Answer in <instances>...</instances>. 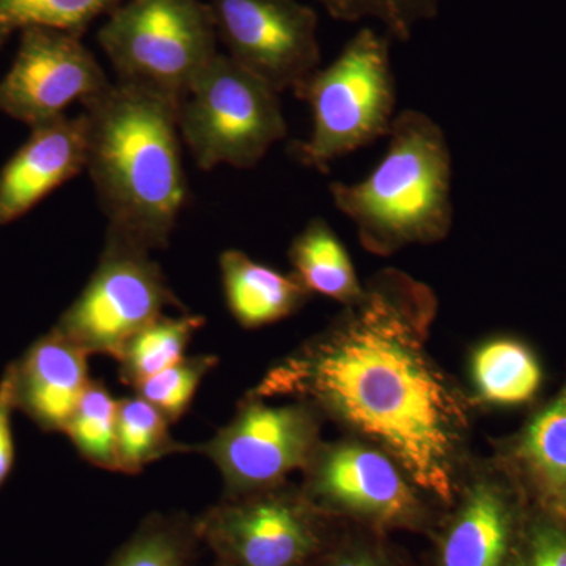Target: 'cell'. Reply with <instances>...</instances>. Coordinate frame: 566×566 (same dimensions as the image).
<instances>
[{"label": "cell", "instance_id": "6da1fadb", "mask_svg": "<svg viewBox=\"0 0 566 566\" xmlns=\"http://www.w3.org/2000/svg\"><path fill=\"white\" fill-rule=\"evenodd\" d=\"M438 308L430 285L385 268L248 394L311 405L342 434L385 450L447 506L475 455L476 409L428 349Z\"/></svg>", "mask_w": 566, "mask_h": 566}, {"label": "cell", "instance_id": "7a4b0ae2", "mask_svg": "<svg viewBox=\"0 0 566 566\" xmlns=\"http://www.w3.org/2000/svg\"><path fill=\"white\" fill-rule=\"evenodd\" d=\"M87 164L106 234L144 251H163L186 200L178 111L151 93L112 82L82 104Z\"/></svg>", "mask_w": 566, "mask_h": 566}, {"label": "cell", "instance_id": "3957f363", "mask_svg": "<svg viewBox=\"0 0 566 566\" xmlns=\"http://www.w3.org/2000/svg\"><path fill=\"white\" fill-rule=\"evenodd\" d=\"M329 192L360 245L374 255L442 243L455 221L453 159L444 129L422 111L398 112L381 161L360 181L331 182Z\"/></svg>", "mask_w": 566, "mask_h": 566}, {"label": "cell", "instance_id": "277c9868", "mask_svg": "<svg viewBox=\"0 0 566 566\" xmlns=\"http://www.w3.org/2000/svg\"><path fill=\"white\" fill-rule=\"evenodd\" d=\"M390 50L385 32L364 24L329 65L294 88L312 114L307 139L290 148L297 163L326 174L337 159L387 137L398 114Z\"/></svg>", "mask_w": 566, "mask_h": 566}, {"label": "cell", "instance_id": "5b68a950", "mask_svg": "<svg viewBox=\"0 0 566 566\" xmlns=\"http://www.w3.org/2000/svg\"><path fill=\"white\" fill-rule=\"evenodd\" d=\"M96 40L115 82L151 93L177 111L219 54L214 14L202 0H123Z\"/></svg>", "mask_w": 566, "mask_h": 566}, {"label": "cell", "instance_id": "8992f818", "mask_svg": "<svg viewBox=\"0 0 566 566\" xmlns=\"http://www.w3.org/2000/svg\"><path fill=\"white\" fill-rule=\"evenodd\" d=\"M301 475L305 497L324 515L381 534L428 538L444 510L394 457L354 436L323 439Z\"/></svg>", "mask_w": 566, "mask_h": 566}, {"label": "cell", "instance_id": "52a82bcc", "mask_svg": "<svg viewBox=\"0 0 566 566\" xmlns=\"http://www.w3.org/2000/svg\"><path fill=\"white\" fill-rule=\"evenodd\" d=\"M178 129L202 170L252 169L289 134L279 93L219 52L193 82Z\"/></svg>", "mask_w": 566, "mask_h": 566}, {"label": "cell", "instance_id": "ba28073f", "mask_svg": "<svg viewBox=\"0 0 566 566\" xmlns=\"http://www.w3.org/2000/svg\"><path fill=\"white\" fill-rule=\"evenodd\" d=\"M340 524L290 480L222 497L196 517L200 542L222 566H312Z\"/></svg>", "mask_w": 566, "mask_h": 566}, {"label": "cell", "instance_id": "9c48e42d", "mask_svg": "<svg viewBox=\"0 0 566 566\" xmlns=\"http://www.w3.org/2000/svg\"><path fill=\"white\" fill-rule=\"evenodd\" d=\"M174 307L185 308L151 253L106 234L91 281L54 327L88 356L115 359L134 334Z\"/></svg>", "mask_w": 566, "mask_h": 566}, {"label": "cell", "instance_id": "30bf717a", "mask_svg": "<svg viewBox=\"0 0 566 566\" xmlns=\"http://www.w3.org/2000/svg\"><path fill=\"white\" fill-rule=\"evenodd\" d=\"M270 400L248 394L237 415L196 452L221 472L223 497L281 485L301 472L323 441L324 419L300 400Z\"/></svg>", "mask_w": 566, "mask_h": 566}, {"label": "cell", "instance_id": "8fae6325", "mask_svg": "<svg viewBox=\"0 0 566 566\" xmlns=\"http://www.w3.org/2000/svg\"><path fill=\"white\" fill-rule=\"evenodd\" d=\"M531 509L493 455L472 457L428 536V566H516Z\"/></svg>", "mask_w": 566, "mask_h": 566}, {"label": "cell", "instance_id": "7c38bea8", "mask_svg": "<svg viewBox=\"0 0 566 566\" xmlns=\"http://www.w3.org/2000/svg\"><path fill=\"white\" fill-rule=\"evenodd\" d=\"M229 57L275 92L294 91L322 66L318 13L300 0H210Z\"/></svg>", "mask_w": 566, "mask_h": 566}, {"label": "cell", "instance_id": "4fadbf2b", "mask_svg": "<svg viewBox=\"0 0 566 566\" xmlns=\"http://www.w3.org/2000/svg\"><path fill=\"white\" fill-rule=\"evenodd\" d=\"M111 85L81 36L48 28L24 29L13 65L0 81V114L35 128L63 117L70 104L102 95Z\"/></svg>", "mask_w": 566, "mask_h": 566}, {"label": "cell", "instance_id": "5bb4252c", "mask_svg": "<svg viewBox=\"0 0 566 566\" xmlns=\"http://www.w3.org/2000/svg\"><path fill=\"white\" fill-rule=\"evenodd\" d=\"M85 115L55 118L32 128L31 137L0 172V226L18 221L44 197L84 172Z\"/></svg>", "mask_w": 566, "mask_h": 566}, {"label": "cell", "instance_id": "9a60e30c", "mask_svg": "<svg viewBox=\"0 0 566 566\" xmlns=\"http://www.w3.org/2000/svg\"><path fill=\"white\" fill-rule=\"evenodd\" d=\"M531 505L566 520V375L560 389L535 406L515 433L493 441V453Z\"/></svg>", "mask_w": 566, "mask_h": 566}, {"label": "cell", "instance_id": "2e32d148", "mask_svg": "<svg viewBox=\"0 0 566 566\" xmlns=\"http://www.w3.org/2000/svg\"><path fill=\"white\" fill-rule=\"evenodd\" d=\"M10 367L18 411L44 433H65L92 381L88 354L52 327Z\"/></svg>", "mask_w": 566, "mask_h": 566}, {"label": "cell", "instance_id": "e0dca14e", "mask_svg": "<svg viewBox=\"0 0 566 566\" xmlns=\"http://www.w3.org/2000/svg\"><path fill=\"white\" fill-rule=\"evenodd\" d=\"M545 379L534 346L517 335H490L469 352L464 387L476 412L534 405Z\"/></svg>", "mask_w": 566, "mask_h": 566}, {"label": "cell", "instance_id": "ac0fdd59", "mask_svg": "<svg viewBox=\"0 0 566 566\" xmlns=\"http://www.w3.org/2000/svg\"><path fill=\"white\" fill-rule=\"evenodd\" d=\"M219 268L227 307L244 329L282 322L314 296L296 274L282 273L237 249L221 253Z\"/></svg>", "mask_w": 566, "mask_h": 566}, {"label": "cell", "instance_id": "d6986e66", "mask_svg": "<svg viewBox=\"0 0 566 566\" xmlns=\"http://www.w3.org/2000/svg\"><path fill=\"white\" fill-rule=\"evenodd\" d=\"M292 273L303 281L312 294L340 303L342 307L356 303L364 294L352 255L333 226L316 216L305 223L289 248Z\"/></svg>", "mask_w": 566, "mask_h": 566}, {"label": "cell", "instance_id": "ffe728a7", "mask_svg": "<svg viewBox=\"0 0 566 566\" xmlns=\"http://www.w3.org/2000/svg\"><path fill=\"white\" fill-rule=\"evenodd\" d=\"M205 326L202 315H163L134 334L115 360L126 386L136 387L180 363L193 335Z\"/></svg>", "mask_w": 566, "mask_h": 566}, {"label": "cell", "instance_id": "44dd1931", "mask_svg": "<svg viewBox=\"0 0 566 566\" xmlns=\"http://www.w3.org/2000/svg\"><path fill=\"white\" fill-rule=\"evenodd\" d=\"M200 546L196 517L153 513L115 551L107 566H196Z\"/></svg>", "mask_w": 566, "mask_h": 566}, {"label": "cell", "instance_id": "7402d4cb", "mask_svg": "<svg viewBox=\"0 0 566 566\" xmlns=\"http://www.w3.org/2000/svg\"><path fill=\"white\" fill-rule=\"evenodd\" d=\"M170 420L156 406L134 395L118 400V472L139 474L148 464L177 453L196 452V446L178 442L170 434Z\"/></svg>", "mask_w": 566, "mask_h": 566}, {"label": "cell", "instance_id": "603a6c76", "mask_svg": "<svg viewBox=\"0 0 566 566\" xmlns=\"http://www.w3.org/2000/svg\"><path fill=\"white\" fill-rule=\"evenodd\" d=\"M123 0H0V50L14 32L48 28L81 36Z\"/></svg>", "mask_w": 566, "mask_h": 566}, {"label": "cell", "instance_id": "cb8c5ba5", "mask_svg": "<svg viewBox=\"0 0 566 566\" xmlns=\"http://www.w3.org/2000/svg\"><path fill=\"white\" fill-rule=\"evenodd\" d=\"M117 406L102 381H91L65 428L85 461L112 472H118Z\"/></svg>", "mask_w": 566, "mask_h": 566}, {"label": "cell", "instance_id": "d4e9b609", "mask_svg": "<svg viewBox=\"0 0 566 566\" xmlns=\"http://www.w3.org/2000/svg\"><path fill=\"white\" fill-rule=\"evenodd\" d=\"M333 20L378 25L392 41H409L424 22L436 20L447 0H316Z\"/></svg>", "mask_w": 566, "mask_h": 566}, {"label": "cell", "instance_id": "484cf974", "mask_svg": "<svg viewBox=\"0 0 566 566\" xmlns=\"http://www.w3.org/2000/svg\"><path fill=\"white\" fill-rule=\"evenodd\" d=\"M216 365L218 357L212 354L185 356L180 363L145 379L139 386L134 387V390L148 403L156 406L170 423H175L188 412L205 376L210 374Z\"/></svg>", "mask_w": 566, "mask_h": 566}, {"label": "cell", "instance_id": "4316f807", "mask_svg": "<svg viewBox=\"0 0 566 566\" xmlns=\"http://www.w3.org/2000/svg\"><path fill=\"white\" fill-rule=\"evenodd\" d=\"M312 566H420L390 539L370 528L340 524L333 542Z\"/></svg>", "mask_w": 566, "mask_h": 566}, {"label": "cell", "instance_id": "83f0119b", "mask_svg": "<svg viewBox=\"0 0 566 566\" xmlns=\"http://www.w3.org/2000/svg\"><path fill=\"white\" fill-rule=\"evenodd\" d=\"M516 566H566V520L532 505Z\"/></svg>", "mask_w": 566, "mask_h": 566}, {"label": "cell", "instance_id": "f1b7e54d", "mask_svg": "<svg viewBox=\"0 0 566 566\" xmlns=\"http://www.w3.org/2000/svg\"><path fill=\"white\" fill-rule=\"evenodd\" d=\"M18 411L14 403L13 371L10 364L0 376V491L9 482L17 460L13 415Z\"/></svg>", "mask_w": 566, "mask_h": 566}, {"label": "cell", "instance_id": "f546056e", "mask_svg": "<svg viewBox=\"0 0 566 566\" xmlns=\"http://www.w3.org/2000/svg\"><path fill=\"white\" fill-rule=\"evenodd\" d=\"M214 566H222L221 564H218V562H216Z\"/></svg>", "mask_w": 566, "mask_h": 566}]
</instances>
